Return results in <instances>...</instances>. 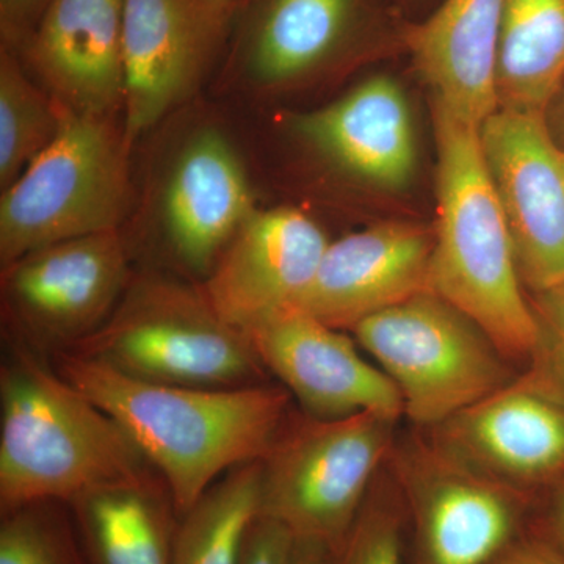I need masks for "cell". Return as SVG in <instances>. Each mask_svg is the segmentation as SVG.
I'll return each instance as SVG.
<instances>
[{"instance_id":"obj_1","label":"cell","mask_w":564,"mask_h":564,"mask_svg":"<svg viewBox=\"0 0 564 564\" xmlns=\"http://www.w3.org/2000/svg\"><path fill=\"white\" fill-rule=\"evenodd\" d=\"M70 386L115 419L158 470L180 514L223 475L262 462L289 417L281 384L237 389L150 383L73 351L52 355Z\"/></svg>"},{"instance_id":"obj_2","label":"cell","mask_w":564,"mask_h":564,"mask_svg":"<svg viewBox=\"0 0 564 564\" xmlns=\"http://www.w3.org/2000/svg\"><path fill=\"white\" fill-rule=\"evenodd\" d=\"M437 220L430 292L462 311L507 359L543 348L510 228L486 166L480 128L433 102Z\"/></svg>"},{"instance_id":"obj_3","label":"cell","mask_w":564,"mask_h":564,"mask_svg":"<svg viewBox=\"0 0 564 564\" xmlns=\"http://www.w3.org/2000/svg\"><path fill=\"white\" fill-rule=\"evenodd\" d=\"M13 337L0 369V513L154 473L120 423Z\"/></svg>"},{"instance_id":"obj_4","label":"cell","mask_w":564,"mask_h":564,"mask_svg":"<svg viewBox=\"0 0 564 564\" xmlns=\"http://www.w3.org/2000/svg\"><path fill=\"white\" fill-rule=\"evenodd\" d=\"M68 351L150 383L207 389L269 383L250 336L217 313L202 282L169 274L132 276L101 328Z\"/></svg>"},{"instance_id":"obj_5","label":"cell","mask_w":564,"mask_h":564,"mask_svg":"<svg viewBox=\"0 0 564 564\" xmlns=\"http://www.w3.org/2000/svg\"><path fill=\"white\" fill-rule=\"evenodd\" d=\"M121 117L66 111L58 135L0 196V265L46 245L118 231L132 198Z\"/></svg>"},{"instance_id":"obj_6","label":"cell","mask_w":564,"mask_h":564,"mask_svg":"<svg viewBox=\"0 0 564 564\" xmlns=\"http://www.w3.org/2000/svg\"><path fill=\"white\" fill-rule=\"evenodd\" d=\"M393 422L359 413L340 419L289 415L262 459L259 514L280 522L300 543L333 556L367 502Z\"/></svg>"},{"instance_id":"obj_7","label":"cell","mask_w":564,"mask_h":564,"mask_svg":"<svg viewBox=\"0 0 564 564\" xmlns=\"http://www.w3.org/2000/svg\"><path fill=\"white\" fill-rule=\"evenodd\" d=\"M351 333L421 425H443L513 380L492 340L433 292L381 311Z\"/></svg>"},{"instance_id":"obj_8","label":"cell","mask_w":564,"mask_h":564,"mask_svg":"<svg viewBox=\"0 0 564 564\" xmlns=\"http://www.w3.org/2000/svg\"><path fill=\"white\" fill-rule=\"evenodd\" d=\"M132 276L120 229L46 245L2 267L3 313L35 350H73L117 310Z\"/></svg>"},{"instance_id":"obj_9","label":"cell","mask_w":564,"mask_h":564,"mask_svg":"<svg viewBox=\"0 0 564 564\" xmlns=\"http://www.w3.org/2000/svg\"><path fill=\"white\" fill-rule=\"evenodd\" d=\"M522 281L534 293L564 282V155L545 115L497 109L480 126Z\"/></svg>"},{"instance_id":"obj_10","label":"cell","mask_w":564,"mask_h":564,"mask_svg":"<svg viewBox=\"0 0 564 564\" xmlns=\"http://www.w3.org/2000/svg\"><path fill=\"white\" fill-rule=\"evenodd\" d=\"M256 209L250 174L218 126L185 133L162 170L155 221L182 273L203 282Z\"/></svg>"},{"instance_id":"obj_11","label":"cell","mask_w":564,"mask_h":564,"mask_svg":"<svg viewBox=\"0 0 564 564\" xmlns=\"http://www.w3.org/2000/svg\"><path fill=\"white\" fill-rule=\"evenodd\" d=\"M232 21L215 0H124L122 126L129 143L191 98Z\"/></svg>"},{"instance_id":"obj_12","label":"cell","mask_w":564,"mask_h":564,"mask_svg":"<svg viewBox=\"0 0 564 564\" xmlns=\"http://www.w3.org/2000/svg\"><path fill=\"white\" fill-rule=\"evenodd\" d=\"M440 426L444 452L511 488L564 478V388L549 373L511 380Z\"/></svg>"},{"instance_id":"obj_13","label":"cell","mask_w":564,"mask_h":564,"mask_svg":"<svg viewBox=\"0 0 564 564\" xmlns=\"http://www.w3.org/2000/svg\"><path fill=\"white\" fill-rule=\"evenodd\" d=\"M248 336L267 372L311 417L372 413L397 421L404 413L402 395L388 375L366 361L347 334L313 315L292 307Z\"/></svg>"},{"instance_id":"obj_14","label":"cell","mask_w":564,"mask_h":564,"mask_svg":"<svg viewBox=\"0 0 564 564\" xmlns=\"http://www.w3.org/2000/svg\"><path fill=\"white\" fill-rule=\"evenodd\" d=\"M329 240L292 207L256 210L202 282L217 313L250 333L292 310L313 284Z\"/></svg>"},{"instance_id":"obj_15","label":"cell","mask_w":564,"mask_h":564,"mask_svg":"<svg viewBox=\"0 0 564 564\" xmlns=\"http://www.w3.org/2000/svg\"><path fill=\"white\" fill-rule=\"evenodd\" d=\"M411 477L421 564H489L524 533L521 494L447 452L419 458Z\"/></svg>"},{"instance_id":"obj_16","label":"cell","mask_w":564,"mask_h":564,"mask_svg":"<svg viewBox=\"0 0 564 564\" xmlns=\"http://www.w3.org/2000/svg\"><path fill=\"white\" fill-rule=\"evenodd\" d=\"M434 229L381 223L329 242L295 310L351 332L358 323L430 292Z\"/></svg>"},{"instance_id":"obj_17","label":"cell","mask_w":564,"mask_h":564,"mask_svg":"<svg viewBox=\"0 0 564 564\" xmlns=\"http://www.w3.org/2000/svg\"><path fill=\"white\" fill-rule=\"evenodd\" d=\"M17 52L69 113L122 118L124 0H52Z\"/></svg>"},{"instance_id":"obj_18","label":"cell","mask_w":564,"mask_h":564,"mask_svg":"<svg viewBox=\"0 0 564 564\" xmlns=\"http://www.w3.org/2000/svg\"><path fill=\"white\" fill-rule=\"evenodd\" d=\"M229 62L245 84L278 90L317 76L358 50L364 0H245Z\"/></svg>"},{"instance_id":"obj_19","label":"cell","mask_w":564,"mask_h":564,"mask_svg":"<svg viewBox=\"0 0 564 564\" xmlns=\"http://www.w3.org/2000/svg\"><path fill=\"white\" fill-rule=\"evenodd\" d=\"M293 133L333 170L380 191L413 180L417 144L413 111L399 80L378 74L336 101L293 118Z\"/></svg>"},{"instance_id":"obj_20","label":"cell","mask_w":564,"mask_h":564,"mask_svg":"<svg viewBox=\"0 0 564 564\" xmlns=\"http://www.w3.org/2000/svg\"><path fill=\"white\" fill-rule=\"evenodd\" d=\"M507 0H444L402 39L433 102L481 124L497 110L496 61Z\"/></svg>"},{"instance_id":"obj_21","label":"cell","mask_w":564,"mask_h":564,"mask_svg":"<svg viewBox=\"0 0 564 564\" xmlns=\"http://www.w3.org/2000/svg\"><path fill=\"white\" fill-rule=\"evenodd\" d=\"M68 505L88 564H172L181 514L155 470L96 486Z\"/></svg>"},{"instance_id":"obj_22","label":"cell","mask_w":564,"mask_h":564,"mask_svg":"<svg viewBox=\"0 0 564 564\" xmlns=\"http://www.w3.org/2000/svg\"><path fill=\"white\" fill-rule=\"evenodd\" d=\"M563 87L564 0H507L497 47V109L545 115Z\"/></svg>"},{"instance_id":"obj_23","label":"cell","mask_w":564,"mask_h":564,"mask_svg":"<svg viewBox=\"0 0 564 564\" xmlns=\"http://www.w3.org/2000/svg\"><path fill=\"white\" fill-rule=\"evenodd\" d=\"M261 462L234 467L181 516L172 564H240L245 536L259 514Z\"/></svg>"},{"instance_id":"obj_24","label":"cell","mask_w":564,"mask_h":564,"mask_svg":"<svg viewBox=\"0 0 564 564\" xmlns=\"http://www.w3.org/2000/svg\"><path fill=\"white\" fill-rule=\"evenodd\" d=\"M66 110L17 51L0 47V191L9 188L61 132Z\"/></svg>"},{"instance_id":"obj_25","label":"cell","mask_w":564,"mask_h":564,"mask_svg":"<svg viewBox=\"0 0 564 564\" xmlns=\"http://www.w3.org/2000/svg\"><path fill=\"white\" fill-rule=\"evenodd\" d=\"M0 564H88L69 505L41 500L0 513Z\"/></svg>"},{"instance_id":"obj_26","label":"cell","mask_w":564,"mask_h":564,"mask_svg":"<svg viewBox=\"0 0 564 564\" xmlns=\"http://www.w3.org/2000/svg\"><path fill=\"white\" fill-rule=\"evenodd\" d=\"M333 564H403L399 516L367 500Z\"/></svg>"},{"instance_id":"obj_27","label":"cell","mask_w":564,"mask_h":564,"mask_svg":"<svg viewBox=\"0 0 564 564\" xmlns=\"http://www.w3.org/2000/svg\"><path fill=\"white\" fill-rule=\"evenodd\" d=\"M295 545L284 525L258 516L245 536L240 564H292Z\"/></svg>"},{"instance_id":"obj_28","label":"cell","mask_w":564,"mask_h":564,"mask_svg":"<svg viewBox=\"0 0 564 564\" xmlns=\"http://www.w3.org/2000/svg\"><path fill=\"white\" fill-rule=\"evenodd\" d=\"M52 0H0L2 46L18 51L32 35Z\"/></svg>"},{"instance_id":"obj_29","label":"cell","mask_w":564,"mask_h":564,"mask_svg":"<svg viewBox=\"0 0 564 564\" xmlns=\"http://www.w3.org/2000/svg\"><path fill=\"white\" fill-rule=\"evenodd\" d=\"M532 306L543 333V348H551L560 373L564 375V282L534 293Z\"/></svg>"},{"instance_id":"obj_30","label":"cell","mask_w":564,"mask_h":564,"mask_svg":"<svg viewBox=\"0 0 564 564\" xmlns=\"http://www.w3.org/2000/svg\"><path fill=\"white\" fill-rule=\"evenodd\" d=\"M489 564H564V554L543 530L534 527L530 532L519 534Z\"/></svg>"},{"instance_id":"obj_31","label":"cell","mask_w":564,"mask_h":564,"mask_svg":"<svg viewBox=\"0 0 564 564\" xmlns=\"http://www.w3.org/2000/svg\"><path fill=\"white\" fill-rule=\"evenodd\" d=\"M538 529L543 530L564 554V478L555 485Z\"/></svg>"},{"instance_id":"obj_32","label":"cell","mask_w":564,"mask_h":564,"mask_svg":"<svg viewBox=\"0 0 564 564\" xmlns=\"http://www.w3.org/2000/svg\"><path fill=\"white\" fill-rule=\"evenodd\" d=\"M545 121H547L552 137L558 143V147L564 150V87L545 111Z\"/></svg>"},{"instance_id":"obj_33","label":"cell","mask_w":564,"mask_h":564,"mask_svg":"<svg viewBox=\"0 0 564 564\" xmlns=\"http://www.w3.org/2000/svg\"><path fill=\"white\" fill-rule=\"evenodd\" d=\"M292 564H333V554L321 545L296 541Z\"/></svg>"},{"instance_id":"obj_34","label":"cell","mask_w":564,"mask_h":564,"mask_svg":"<svg viewBox=\"0 0 564 564\" xmlns=\"http://www.w3.org/2000/svg\"><path fill=\"white\" fill-rule=\"evenodd\" d=\"M215 2L223 7V9L231 11L232 14H236V11L240 9V6H242L245 0H215Z\"/></svg>"},{"instance_id":"obj_35","label":"cell","mask_w":564,"mask_h":564,"mask_svg":"<svg viewBox=\"0 0 564 564\" xmlns=\"http://www.w3.org/2000/svg\"><path fill=\"white\" fill-rule=\"evenodd\" d=\"M563 155H564V150H563Z\"/></svg>"}]
</instances>
